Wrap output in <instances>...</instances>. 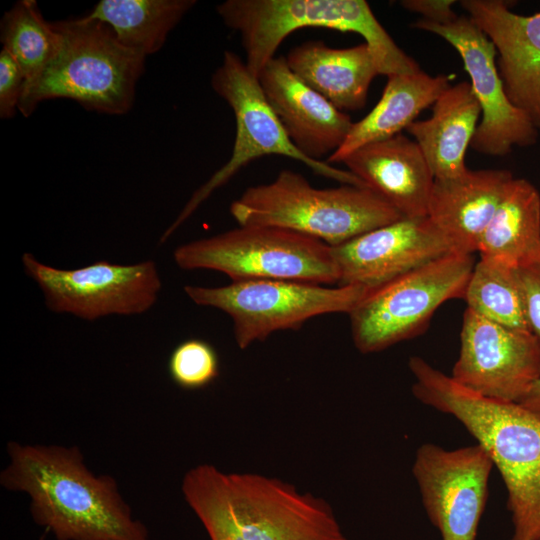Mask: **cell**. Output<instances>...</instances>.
Here are the masks:
<instances>
[{
    "instance_id": "1",
    "label": "cell",
    "mask_w": 540,
    "mask_h": 540,
    "mask_svg": "<svg viewBox=\"0 0 540 540\" xmlns=\"http://www.w3.org/2000/svg\"><path fill=\"white\" fill-rule=\"evenodd\" d=\"M1 485L27 493L36 524L56 540H151L109 475L96 476L77 446L7 444Z\"/></svg>"
},
{
    "instance_id": "2",
    "label": "cell",
    "mask_w": 540,
    "mask_h": 540,
    "mask_svg": "<svg viewBox=\"0 0 540 540\" xmlns=\"http://www.w3.org/2000/svg\"><path fill=\"white\" fill-rule=\"evenodd\" d=\"M408 367L415 398L457 419L490 455L507 490L511 540H540V418L464 387L419 356Z\"/></svg>"
},
{
    "instance_id": "3",
    "label": "cell",
    "mask_w": 540,
    "mask_h": 540,
    "mask_svg": "<svg viewBox=\"0 0 540 540\" xmlns=\"http://www.w3.org/2000/svg\"><path fill=\"white\" fill-rule=\"evenodd\" d=\"M181 490L211 540H347L325 499L278 478L199 464Z\"/></svg>"
},
{
    "instance_id": "4",
    "label": "cell",
    "mask_w": 540,
    "mask_h": 540,
    "mask_svg": "<svg viewBox=\"0 0 540 540\" xmlns=\"http://www.w3.org/2000/svg\"><path fill=\"white\" fill-rule=\"evenodd\" d=\"M58 52L41 75L23 88L18 110L29 117L40 102L68 98L85 109L122 115L133 106L144 72L143 54L124 46L105 23L85 17L53 22Z\"/></svg>"
},
{
    "instance_id": "5",
    "label": "cell",
    "mask_w": 540,
    "mask_h": 540,
    "mask_svg": "<svg viewBox=\"0 0 540 540\" xmlns=\"http://www.w3.org/2000/svg\"><path fill=\"white\" fill-rule=\"evenodd\" d=\"M230 213L240 226L280 227L331 247L404 218L367 187L316 188L288 169L268 184L247 188Z\"/></svg>"
},
{
    "instance_id": "6",
    "label": "cell",
    "mask_w": 540,
    "mask_h": 540,
    "mask_svg": "<svg viewBox=\"0 0 540 540\" xmlns=\"http://www.w3.org/2000/svg\"><path fill=\"white\" fill-rule=\"evenodd\" d=\"M216 11L228 28L240 34L245 63L257 77L290 33L310 27L362 36L380 74L421 70L395 43L364 0H227L218 4Z\"/></svg>"
},
{
    "instance_id": "7",
    "label": "cell",
    "mask_w": 540,
    "mask_h": 540,
    "mask_svg": "<svg viewBox=\"0 0 540 540\" xmlns=\"http://www.w3.org/2000/svg\"><path fill=\"white\" fill-rule=\"evenodd\" d=\"M173 259L182 270L222 272L234 281L285 280L312 284L339 282L332 247L273 226H240L180 245Z\"/></svg>"
},
{
    "instance_id": "8",
    "label": "cell",
    "mask_w": 540,
    "mask_h": 540,
    "mask_svg": "<svg viewBox=\"0 0 540 540\" xmlns=\"http://www.w3.org/2000/svg\"><path fill=\"white\" fill-rule=\"evenodd\" d=\"M211 86L234 113L236 136L232 154L193 193L176 220L161 236L160 243L165 242L216 189L225 185L241 168L264 156L289 157L302 162L317 174L343 184L366 187L350 171L327 162L311 160L296 148L267 101L258 77L250 72L245 61L236 53L224 52L221 65L211 77Z\"/></svg>"
},
{
    "instance_id": "9",
    "label": "cell",
    "mask_w": 540,
    "mask_h": 540,
    "mask_svg": "<svg viewBox=\"0 0 540 540\" xmlns=\"http://www.w3.org/2000/svg\"><path fill=\"white\" fill-rule=\"evenodd\" d=\"M475 263L452 252L370 289L349 313L356 349L375 353L422 333L444 302L464 299Z\"/></svg>"
},
{
    "instance_id": "10",
    "label": "cell",
    "mask_w": 540,
    "mask_h": 540,
    "mask_svg": "<svg viewBox=\"0 0 540 540\" xmlns=\"http://www.w3.org/2000/svg\"><path fill=\"white\" fill-rule=\"evenodd\" d=\"M369 288L324 287L285 280L234 281L221 287L185 285L197 305L214 307L233 320L236 344L248 348L278 330L299 329L308 319L327 313H350Z\"/></svg>"
},
{
    "instance_id": "11",
    "label": "cell",
    "mask_w": 540,
    "mask_h": 540,
    "mask_svg": "<svg viewBox=\"0 0 540 540\" xmlns=\"http://www.w3.org/2000/svg\"><path fill=\"white\" fill-rule=\"evenodd\" d=\"M22 265L41 289L47 308L94 321L109 315H138L157 301L162 287L154 261L133 265L106 260L76 269H59L22 255Z\"/></svg>"
},
{
    "instance_id": "12",
    "label": "cell",
    "mask_w": 540,
    "mask_h": 540,
    "mask_svg": "<svg viewBox=\"0 0 540 540\" xmlns=\"http://www.w3.org/2000/svg\"><path fill=\"white\" fill-rule=\"evenodd\" d=\"M493 467L490 455L478 443L452 450L433 443L417 448L412 474L426 514L442 540H475Z\"/></svg>"
},
{
    "instance_id": "13",
    "label": "cell",
    "mask_w": 540,
    "mask_h": 540,
    "mask_svg": "<svg viewBox=\"0 0 540 540\" xmlns=\"http://www.w3.org/2000/svg\"><path fill=\"white\" fill-rule=\"evenodd\" d=\"M413 27L443 38L463 61L481 108V119L470 144L473 150L505 156L515 146L526 147L537 141L538 128L512 104L504 90L493 43L468 16H458L448 23L420 18Z\"/></svg>"
},
{
    "instance_id": "14",
    "label": "cell",
    "mask_w": 540,
    "mask_h": 540,
    "mask_svg": "<svg viewBox=\"0 0 540 540\" xmlns=\"http://www.w3.org/2000/svg\"><path fill=\"white\" fill-rule=\"evenodd\" d=\"M450 376L484 397L518 403L540 379L539 343L530 331L499 325L466 308Z\"/></svg>"
},
{
    "instance_id": "15",
    "label": "cell",
    "mask_w": 540,
    "mask_h": 540,
    "mask_svg": "<svg viewBox=\"0 0 540 540\" xmlns=\"http://www.w3.org/2000/svg\"><path fill=\"white\" fill-rule=\"evenodd\" d=\"M339 286L369 289L455 252L426 217L402 218L332 247Z\"/></svg>"
},
{
    "instance_id": "16",
    "label": "cell",
    "mask_w": 540,
    "mask_h": 540,
    "mask_svg": "<svg viewBox=\"0 0 540 540\" xmlns=\"http://www.w3.org/2000/svg\"><path fill=\"white\" fill-rule=\"evenodd\" d=\"M460 5L493 43L509 100L540 128V11L520 15L501 0H463Z\"/></svg>"
},
{
    "instance_id": "17",
    "label": "cell",
    "mask_w": 540,
    "mask_h": 540,
    "mask_svg": "<svg viewBox=\"0 0 540 540\" xmlns=\"http://www.w3.org/2000/svg\"><path fill=\"white\" fill-rule=\"evenodd\" d=\"M260 86L288 137L314 161H322L345 141L350 116L305 84L283 56L274 57L258 75Z\"/></svg>"
},
{
    "instance_id": "18",
    "label": "cell",
    "mask_w": 540,
    "mask_h": 540,
    "mask_svg": "<svg viewBox=\"0 0 540 540\" xmlns=\"http://www.w3.org/2000/svg\"><path fill=\"white\" fill-rule=\"evenodd\" d=\"M403 217H426L434 176L418 144L400 133L360 147L343 162Z\"/></svg>"
},
{
    "instance_id": "19",
    "label": "cell",
    "mask_w": 540,
    "mask_h": 540,
    "mask_svg": "<svg viewBox=\"0 0 540 540\" xmlns=\"http://www.w3.org/2000/svg\"><path fill=\"white\" fill-rule=\"evenodd\" d=\"M508 170H467L461 175L434 179L427 217L455 252L474 254L508 182Z\"/></svg>"
},
{
    "instance_id": "20",
    "label": "cell",
    "mask_w": 540,
    "mask_h": 540,
    "mask_svg": "<svg viewBox=\"0 0 540 540\" xmlns=\"http://www.w3.org/2000/svg\"><path fill=\"white\" fill-rule=\"evenodd\" d=\"M285 58L305 84L342 112L362 109L371 82L380 74L365 42L349 48H331L323 41H307L292 48Z\"/></svg>"
},
{
    "instance_id": "21",
    "label": "cell",
    "mask_w": 540,
    "mask_h": 540,
    "mask_svg": "<svg viewBox=\"0 0 540 540\" xmlns=\"http://www.w3.org/2000/svg\"><path fill=\"white\" fill-rule=\"evenodd\" d=\"M481 119V108L467 81L450 85L432 105L430 118L412 122L406 131L421 149L434 179L468 170L465 155Z\"/></svg>"
},
{
    "instance_id": "22",
    "label": "cell",
    "mask_w": 540,
    "mask_h": 540,
    "mask_svg": "<svg viewBox=\"0 0 540 540\" xmlns=\"http://www.w3.org/2000/svg\"><path fill=\"white\" fill-rule=\"evenodd\" d=\"M446 75L420 70L387 76L381 98L360 121L353 123L345 141L328 158L339 163L360 147L400 134L450 86Z\"/></svg>"
},
{
    "instance_id": "23",
    "label": "cell",
    "mask_w": 540,
    "mask_h": 540,
    "mask_svg": "<svg viewBox=\"0 0 540 540\" xmlns=\"http://www.w3.org/2000/svg\"><path fill=\"white\" fill-rule=\"evenodd\" d=\"M477 252L516 268L540 259V193L531 182H508Z\"/></svg>"
},
{
    "instance_id": "24",
    "label": "cell",
    "mask_w": 540,
    "mask_h": 540,
    "mask_svg": "<svg viewBox=\"0 0 540 540\" xmlns=\"http://www.w3.org/2000/svg\"><path fill=\"white\" fill-rule=\"evenodd\" d=\"M195 0H101L85 18L107 24L126 47L156 53Z\"/></svg>"
},
{
    "instance_id": "25",
    "label": "cell",
    "mask_w": 540,
    "mask_h": 540,
    "mask_svg": "<svg viewBox=\"0 0 540 540\" xmlns=\"http://www.w3.org/2000/svg\"><path fill=\"white\" fill-rule=\"evenodd\" d=\"M0 40L18 63L25 83L35 81L59 50L61 37L53 22L41 15L35 0H20L4 13Z\"/></svg>"
},
{
    "instance_id": "26",
    "label": "cell",
    "mask_w": 540,
    "mask_h": 540,
    "mask_svg": "<svg viewBox=\"0 0 540 540\" xmlns=\"http://www.w3.org/2000/svg\"><path fill=\"white\" fill-rule=\"evenodd\" d=\"M464 300L467 308L487 320L508 328L530 331L516 267L480 257L468 280Z\"/></svg>"
},
{
    "instance_id": "27",
    "label": "cell",
    "mask_w": 540,
    "mask_h": 540,
    "mask_svg": "<svg viewBox=\"0 0 540 540\" xmlns=\"http://www.w3.org/2000/svg\"><path fill=\"white\" fill-rule=\"evenodd\" d=\"M168 373L172 381L182 389L204 388L219 375L218 354L205 340L187 339L171 352Z\"/></svg>"
},
{
    "instance_id": "28",
    "label": "cell",
    "mask_w": 540,
    "mask_h": 540,
    "mask_svg": "<svg viewBox=\"0 0 540 540\" xmlns=\"http://www.w3.org/2000/svg\"><path fill=\"white\" fill-rule=\"evenodd\" d=\"M25 83L24 74L15 59L2 48L0 52V117H14Z\"/></svg>"
},
{
    "instance_id": "29",
    "label": "cell",
    "mask_w": 540,
    "mask_h": 540,
    "mask_svg": "<svg viewBox=\"0 0 540 540\" xmlns=\"http://www.w3.org/2000/svg\"><path fill=\"white\" fill-rule=\"evenodd\" d=\"M530 331L540 346V259L516 268Z\"/></svg>"
},
{
    "instance_id": "30",
    "label": "cell",
    "mask_w": 540,
    "mask_h": 540,
    "mask_svg": "<svg viewBox=\"0 0 540 540\" xmlns=\"http://www.w3.org/2000/svg\"><path fill=\"white\" fill-rule=\"evenodd\" d=\"M453 0H403L400 5L406 10L422 16L433 23H448L458 17L453 11Z\"/></svg>"
},
{
    "instance_id": "31",
    "label": "cell",
    "mask_w": 540,
    "mask_h": 540,
    "mask_svg": "<svg viewBox=\"0 0 540 540\" xmlns=\"http://www.w3.org/2000/svg\"><path fill=\"white\" fill-rule=\"evenodd\" d=\"M518 403L540 418V379L532 384Z\"/></svg>"
}]
</instances>
